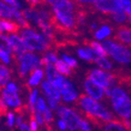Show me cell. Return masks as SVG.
I'll return each instance as SVG.
<instances>
[{"mask_svg":"<svg viewBox=\"0 0 131 131\" xmlns=\"http://www.w3.org/2000/svg\"><path fill=\"white\" fill-rule=\"evenodd\" d=\"M84 44L87 45V47H89L90 49H92L97 56L105 57V58L107 56V52L104 49L103 45L100 44L99 42L94 41V40H86V42H84Z\"/></svg>","mask_w":131,"mask_h":131,"instance_id":"cell-18","label":"cell"},{"mask_svg":"<svg viewBox=\"0 0 131 131\" xmlns=\"http://www.w3.org/2000/svg\"><path fill=\"white\" fill-rule=\"evenodd\" d=\"M58 116L61 117V119L65 123L66 127L70 131H76L79 129V124L80 119L78 115L73 110L70 109L69 107L60 105L57 110Z\"/></svg>","mask_w":131,"mask_h":131,"instance_id":"cell-6","label":"cell"},{"mask_svg":"<svg viewBox=\"0 0 131 131\" xmlns=\"http://www.w3.org/2000/svg\"><path fill=\"white\" fill-rule=\"evenodd\" d=\"M48 99V104L50 105V109H57L58 108V101L54 100L51 98H47Z\"/></svg>","mask_w":131,"mask_h":131,"instance_id":"cell-41","label":"cell"},{"mask_svg":"<svg viewBox=\"0 0 131 131\" xmlns=\"http://www.w3.org/2000/svg\"><path fill=\"white\" fill-rule=\"evenodd\" d=\"M30 128L32 131H37L38 130V123L36 122L35 118L33 116V115L30 113Z\"/></svg>","mask_w":131,"mask_h":131,"instance_id":"cell-40","label":"cell"},{"mask_svg":"<svg viewBox=\"0 0 131 131\" xmlns=\"http://www.w3.org/2000/svg\"><path fill=\"white\" fill-rule=\"evenodd\" d=\"M15 8L9 7L4 1H0V18H13Z\"/></svg>","mask_w":131,"mask_h":131,"instance_id":"cell-20","label":"cell"},{"mask_svg":"<svg viewBox=\"0 0 131 131\" xmlns=\"http://www.w3.org/2000/svg\"><path fill=\"white\" fill-rule=\"evenodd\" d=\"M112 32V29L110 27L108 26H103L102 28L97 30L95 33H94V37L96 38L97 39H104L105 38L108 37V36L111 34Z\"/></svg>","mask_w":131,"mask_h":131,"instance_id":"cell-24","label":"cell"},{"mask_svg":"<svg viewBox=\"0 0 131 131\" xmlns=\"http://www.w3.org/2000/svg\"><path fill=\"white\" fill-rule=\"evenodd\" d=\"M112 104L116 113L124 118L131 117V100L121 88L116 87L112 90Z\"/></svg>","mask_w":131,"mask_h":131,"instance_id":"cell-3","label":"cell"},{"mask_svg":"<svg viewBox=\"0 0 131 131\" xmlns=\"http://www.w3.org/2000/svg\"><path fill=\"white\" fill-rule=\"evenodd\" d=\"M42 91L44 92V94L46 95L47 98H51L59 102L61 99V93L58 89L53 87L52 84L49 83L48 81H43L41 83Z\"/></svg>","mask_w":131,"mask_h":131,"instance_id":"cell-13","label":"cell"},{"mask_svg":"<svg viewBox=\"0 0 131 131\" xmlns=\"http://www.w3.org/2000/svg\"><path fill=\"white\" fill-rule=\"evenodd\" d=\"M65 80H66V79L64 78L63 76H61V74H59L52 81L51 84H52L53 87H55L56 89H58L60 91V90L61 89V87H62V85H63V83H64V82H65Z\"/></svg>","mask_w":131,"mask_h":131,"instance_id":"cell-28","label":"cell"},{"mask_svg":"<svg viewBox=\"0 0 131 131\" xmlns=\"http://www.w3.org/2000/svg\"><path fill=\"white\" fill-rule=\"evenodd\" d=\"M102 45L107 54H110L118 62H121V63L131 62V50H129L127 48L108 39L105 40Z\"/></svg>","mask_w":131,"mask_h":131,"instance_id":"cell-5","label":"cell"},{"mask_svg":"<svg viewBox=\"0 0 131 131\" xmlns=\"http://www.w3.org/2000/svg\"><path fill=\"white\" fill-rule=\"evenodd\" d=\"M54 67L57 70V72H59V73H61V74L67 75V76L72 74V68L69 67V66H68L63 61H61V60H58V61L54 64Z\"/></svg>","mask_w":131,"mask_h":131,"instance_id":"cell-22","label":"cell"},{"mask_svg":"<svg viewBox=\"0 0 131 131\" xmlns=\"http://www.w3.org/2000/svg\"><path fill=\"white\" fill-rule=\"evenodd\" d=\"M79 128L81 129V131H91V127H90L89 122L84 119H80V124H79Z\"/></svg>","mask_w":131,"mask_h":131,"instance_id":"cell-35","label":"cell"},{"mask_svg":"<svg viewBox=\"0 0 131 131\" xmlns=\"http://www.w3.org/2000/svg\"><path fill=\"white\" fill-rule=\"evenodd\" d=\"M0 59L1 61H3L6 64L10 63V59L11 56L9 53L6 52V51H3V50H0Z\"/></svg>","mask_w":131,"mask_h":131,"instance_id":"cell-37","label":"cell"},{"mask_svg":"<svg viewBox=\"0 0 131 131\" xmlns=\"http://www.w3.org/2000/svg\"><path fill=\"white\" fill-rule=\"evenodd\" d=\"M58 127H59V128L61 129V130H65V129L67 128L65 123H64L63 121L61 120H61L58 121Z\"/></svg>","mask_w":131,"mask_h":131,"instance_id":"cell-43","label":"cell"},{"mask_svg":"<svg viewBox=\"0 0 131 131\" xmlns=\"http://www.w3.org/2000/svg\"><path fill=\"white\" fill-rule=\"evenodd\" d=\"M7 105L5 103V101L3 100L2 97H0V117L7 115Z\"/></svg>","mask_w":131,"mask_h":131,"instance_id":"cell-33","label":"cell"},{"mask_svg":"<svg viewBox=\"0 0 131 131\" xmlns=\"http://www.w3.org/2000/svg\"><path fill=\"white\" fill-rule=\"evenodd\" d=\"M95 62L97 65L100 66L102 69H105V70H109L112 68V63L105 57L98 56L95 59Z\"/></svg>","mask_w":131,"mask_h":131,"instance_id":"cell-26","label":"cell"},{"mask_svg":"<svg viewBox=\"0 0 131 131\" xmlns=\"http://www.w3.org/2000/svg\"><path fill=\"white\" fill-rule=\"evenodd\" d=\"M129 18H130V22H131V15L129 16Z\"/></svg>","mask_w":131,"mask_h":131,"instance_id":"cell-44","label":"cell"},{"mask_svg":"<svg viewBox=\"0 0 131 131\" xmlns=\"http://www.w3.org/2000/svg\"><path fill=\"white\" fill-rule=\"evenodd\" d=\"M0 50L6 51L10 55H12V53H13L9 37L4 35V34H0Z\"/></svg>","mask_w":131,"mask_h":131,"instance_id":"cell-21","label":"cell"},{"mask_svg":"<svg viewBox=\"0 0 131 131\" xmlns=\"http://www.w3.org/2000/svg\"><path fill=\"white\" fill-rule=\"evenodd\" d=\"M78 105L82 107L81 109L83 110V113L92 116L104 121H112L114 119V115L111 112L107 111L102 105L84 94H81L78 99Z\"/></svg>","mask_w":131,"mask_h":131,"instance_id":"cell-1","label":"cell"},{"mask_svg":"<svg viewBox=\"0 0 131 131\" xmlns=\"http://www.w3.org/2000/svg\"><path fill=\"white\" fill-rule=\"evenodd\" d=\"M112 18L117 23H121V22H124L127 18V15L125 13V11L123 12H118V13H115L112 14Z\"/></svg>","mask_w":131,"mask_h":131,"instance_id":"cell-31","label":"cell"},{"mask_svg":"<svg viewBox=\"0 0 131 131\" xmlns=\"http://www.w3.org/2000/svg\"><path fill=\"white\" fill-rule=\"evenodd\" d=\"M77 53H78V56L81 58V59L84 60V61H90V62H94L95 61V59L97 58V55L94 53V51L90 49L89 47H86L84 49H78L77 50Z\"/></svg>","mask_w":131,"mask_h":131,"instance_id":"cell-17","label":"cell"},{"mask_svg":"<svg viewBox=\"0 0 131 131\" xmlns=\"http://www.w3.org/2000/svg\"><path fill=\"white\" fill-rule=\"evenodd\" d=\"M20 28L21 27L17 22L0 18V34H2L4 31L15 34L18 31H19Z\"/></svg>","mask_w":131,"mask_h":131,"instance_id":"cell-14","label":"cell"},{"mask_svg":"<svg viewBox=\"0 0 131 131\" xmlns=\"http://www.w3.org/2000/svg\"><path fill=\"white\" fill-rule=\"evenodd\" d=\"M6 89L10 93H18V87L14 83H9L7 85Z\"/></svg>","mask_w":131,"mask_h":131,"instance_id":"cell-39","label":"cell"},{"mask_svg":"<svg viewBox=\"0 0 131 131\" xmlns=\"http://www.w3.org/2000/svg\"><path fill=\"white\" fill-rule=\"evenodd\" d=\"M87 78L94 82L96 84L100 85L104 89L110 88V86L115 83V79H116L113 74L99 69H94L90 71L87 73Z\"/></svg>","mask_w":131,"mask_h":131,"instance_id":"cell-7","label":"cell"},{"mask_svg":"<svg viewBox=\"0 0 131 131\" xmlns=\"http://www.w3.org/2000/svg\"><path fill=\"white\" fill-rule=\"evenodd\" d=\"M60 93L65 102H72L78 97V94L75 91L72 83H71L68 80H65L62 87L60 90Z\"/></svg>","mask_w":131,"mask_h":131,"instance_id":"cell-11","label":"cell"},{"mask_svg":"<svg viewBox=\"0 0 131 131\" xmlns=\"http://www.w3.org/2000/svg\"><path fill=\"white\" fill-rule=\"evenodd\" d=\"M11 79V71L6 65L0 64V91L6 89Z\"/></svg>","mask_w":131,"mask_h":131,"instance_id":"cell-15","label":"cell"},{"mask_svg":"<svg viewBox=\"0 0 131 131\" xmlns=\"http://www.w3.org/2000/svg\"><path fill=\"white\" fill-rule=\"evenodd\" d=\"M43 77V71L40 69H36L33 72H30V76L28 79V86L31 87V86H37L39 83L40 80Z\"/></svg>","mask_w":131,"mask_h":131,"instance_id":"cell-19","label":"cell"},{"mask_svg":"<svg viewBox=\"0 0 131 131\" xmlns=\"http://www.w3.org/2000/svg\"><path fill=\"white\" fill-rule=\"evenodd\" d=\"M104 131H127L122 123L118 121H110L105 125Z\"/></svg>","mask_w":131,"mask_h":131,"instance_id":"cell-23","label":"cell"},{"mask_svg":"<svg viewBox=\"0 0 131 131\" xmlns=\"http://www.w3.org/2000/svg\"><path fill=\"white\" fill-rule=\"evenodd\" d=\"M9 40H10L11 47H12V50H13V53H12L13 59H16L18 56H21L24 53L28 52V50H27L21 37L16 35V34H12L9 37Z\"/></svg>","mask_w":131,"mask_h":131,"instance_id":"cell-10","label":"cell"},{"mask_svg":"<svg viewBox=\"0 0 131 131\" xmlns=\"http://www.w3.org/2000/svg\"><path fill=\"white\" fill-rule=\"evenodd\" d=\"M21 39L24 42L27 50L33 51H46L50 49V44L43 35H40L33 29H22L20 32Z\"/></svg>","mask_w":131,"mask_h":131,"instance_id":"cell-2","label":"cell"},{"mask_svg":"<svg viewBox=\"0 0 131 131\" xmlns=\"http://www.w3.org/2000/svg\"><path fill=\"white\" fill-rule=\"evenodd\" d=\"M46 74H47L48 82L51 83L53 80L59 75V72H57V70L55 69L53 64H48L46 66Z\"/></svg>","mask_w":131,"mask_h":131,"instance_id":"cell-25","label":"cell"},{"mask_svg":"<svg viewBox=\"0 0 131 131\" xmlns=\"http://www.w3.org/2000/svg\"><path fill=\"white\" fill-rule=\"evenodd\" d=\"M0 131H2V130H0Z\"/></svg>","mask_w":131,"mask_h":131,"instance_id":"cell-45","label":"cell"},{"mask_svg":"<svg viewBox=\"0 0 131 131\" xmlns=\"http://www.w3.org/2000/svg\"><path fill=\"white\" fill-rule=\"evenodd\" d=\"M42 115H43V117H44V122L46 123V125L51 124V122H52V120H53V116H52V113H51L50 108L47 107L46 109H45V111L42 113Z\"/></svg>","mask_w":131,"mask_h":131,"instance_id":"cell-29","label":"cell"},{"mask_svg":"<svg viewBox=\"0 0 131 131\" xmlns=\"http://www.w3.org/2000/svg\"><path fill=\"white\" fill-rule=\"evenodd\" d=\"M46 108H47L46 103H45L44 99L41 98V97H40V98H38V101H37V103H36V105H35V110L40 112V113H43Z\"/></svg>","mask_w":131,"mask_h":131,"instance_id":"cell-30","label":"cell"},{"mask_svg":"<svg viewBox=\"0 0 131 131\" xmlns=\"http://www.w3.org/2000/svg\"><path fill=\"white\" fill-rule=\"evenodd\" d=\"M117 41L122 43H131V28L127 27H121L117 31V34L114 38Z\"/></svg>","mask_w":131,"mask_h":131,"instance_id":"cell-16","label":"cell"},{"mask_svg":"<svg viewBox=\"0 0 131 131\" xmlns=\"http://www.w3.org/2000/svg\"><path fill=\"white\" fill-rule=\"evenodd\" d=\"M31 114L33 115V116H34V118H35L36 122L38 123V125H40V126H42V125L44 124V117H43V115H42V113H40V112L37 111V110H35L34 112H30Z\"/></svg>","mask_w":131,"mask_h":131,"instance_id":"cell-32","label":"cell"},{"mask_svg":"<svg viewBox=\"0 0 131 131\" xmlns=\"http://www.w3.org/2000/svg\"><path fill=\"white\" fill-rule=\"evenodd\" d=\"M93 5L97 10L103 13L115 14L118 12H123L122 6L120 4V0L116 1H108V0H95L93 1Z\"/></svg>","mask_w":131,"mask_h":131,"instance_id":"cell-8","label":"cell"},{"mask_svg":"<svg viewBox=\"0 0 131 131\" xmlns=\"http://www.w3.org/2000/svg\"><path fill=\"white\" fill-rule=\"evenodd\" d=\"M84 89L85 92L87 93L89 97L93 98L94 100H101L103 99L105 94V89L101 87L100 85L96 84L94 82H93L90 79H86L84 82Z\"/></svg>","mask_w":131,"mask_h":131,"instance_id":"cell-9","label":"cell"},{"mask_svg":"<svg viewBox=\"0 0 131 131\" xmlns=\"http://www.w3.org/2000/svg\"><path fill=\"white\" fill-rule=\"evenodd\" d=\"M18 65V72L20 78H24L29 72L39 69L40 66V59L31 52H26L15 59Z\"/></svg>","mask_w":131,"mask_h":131,"instance_id":"cell-4","label":"cell"},{"mask_svg":"<svg viewBox=\"0 0 131 131\" xmlns=\"http://www.w3.org/2000/svg\"><path fill=\"white\" fill-rule=\"evenodd\" d=\"M7 125L9 127H12L14 126V124H16V117H15V115L13 113H11V112H8L7 115Z\"/></svg>","mask_w":131,"mask_h":131,"instance_id":"cell-36","label":"cell"},{"mask_svg":"<svg viewBox=\"0 0 131 131\" xmlns=\"http://www.w3.org/2000/svg\"><path fill=\"white\" fill-rule=\"evenodd\" d=\"M44 57L46 58L47 61H48L50 64L56 63L57 61H58V59H57V55L55 54V53H53V52H48Z\"/></svg>","mask_w":131,"mask_h":131,"instance_id":"cell-34","label":"cell"},{"mask_svg":"<svg viewBox=\"0 0 131 131\" xmlns=\"http://www.w3.org/2000/svg\"><path fill=\"white\" fill-rule=\"evenodd\" d=\"M62 59H63V61L67 64L69 67L72 68H76L78 66V63H77V61L74 59V58H72L71 56H68L67 54H63L62 55Z\"/></svg>","mask_w":131,"mask_h":131,"instance_id":"cell-27","label":"cell"},{"mask_svg":"<svg viewBox=\"0 0 131 131\" xmlns=\"http://www.w3.org/2000/svg\"><path fill=\"white\" fill-rule=\"evenodd\" d=\"M1 97L5 101V103L7 104V105L16 107V109L22 106L21 100H20L18 93H10L7 89H4L2 91V96Z\"/></svg>","mask_w":131,"mask_h":131,"instance_id":"cell-12","label":"cell"},{"mask_svg":"<svg viewBox=\"0 0 131 131\" xmlns=\"http://www.w3.org/2000/svg\"><path fill=\"white\" fill-rule=\"evenodd\" d=\"M19 131H32V130H31L30 127H28V125L24 122L19 127Z\"/></svg>","mask_w":131,"mask_h":131,"instance_id":"cell-42","label":"cell"},{"mask_svg":"<svg viewBox=\"0 0 131 131\" xmlns=\"http://www.w3.org/2000/svg\"><path fill=\"white\" fill-rule=\"evenodd\" d=\"M4 2L7 5H8L9 7H13V8H16V9L21 8V4H20L18 1H16V0H6Z\"/></svg>","mask_w":131,"mask_h":131,"instance_id":"cell-38","label":"cell"}]
</instances>
